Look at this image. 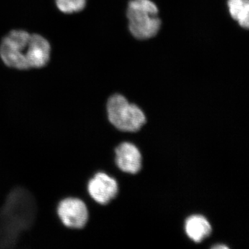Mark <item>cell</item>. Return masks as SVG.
I'll use <instances>...</instances> for the list:
<instances>
[{
  "instance_id": "1",
  "label": "cell",
  "mask_w": 249,
  "mask_h": 249,
  "mask_svg": "<svg viewBox=\"0 0 249 249\" xmlns=\"http://www.w3.org/2000/svg\"><path fill=\"white\" fill-rule=\"evenodd\" d=\"M35 204L27 191L16 189L6 199L0 213V232L6 238H14L30 227L35 216Z\"/></svg>"
},
{
  "instance_id": "2",
  "label": "cell",
  "mask_w": 249,
  "mask_h": 249,
  "mask_svg": "<svg viewBox=\"0 0 249 249\" xmlns=\"http://www.w3.org/2000/svg\"><path fill=\"white\" fill-rule=\"evenodd\" d=\"M158 8L150 0H132L127 8V16L131 34L136 38H151L158 33L160 20Z\"/></svg>"
},
{
  "instance_id": "3",
  "label": "cell",
  "mask_w": 249,
  "mask_h": 249,
  "mask_svg": "<svg viewBox=\"0 0 249 249\" xmlns=\"http://www.w3.org/2000/svg\"><path fill=\"white\" fill-rule=\"evenodd\" d=\"M108 119L116 128L124 132H137L145 123L142 109L131 104L120 94H114L108 100Z\"/></svg>"
},
{
  "instance_id": "4",
  "label": "cell",
  "mask_w": 249,
  "mask_h": 249,
  "mask_svg": "<svg viewBox=\"0 0 249 249\" xmlns=\"http://www.w3.org/2000/svg\"><path fill=\"white\" fill-rule=\"evenodd\" d=\"M31 34L24 30H13L0 44V57L6 66L18 70H27L28 43Z\"/></svg>"
},
{
  "instance_id": "5",
  "label": "cell",
  "mask_w": 249,
  "mask_h": 249,
  "mask_svg": "<svg viewBox=\"0 0 249 249\" xmlns=\"http://www.w3.org/2000/svg\"><path fill=\"white\" fill-rule=\"evenodd\" d=\"M57 213L62 224L72 229L84 227L89 218L86 204L81 199L75 197L62 199L57 208Z\"/></svg>"
},
{
  "instance_id": "6",
  "label": "cell",
  "mask_w": 249,
  "mask_h": 249,
  "mask_svg": "<svg viewBox=\"0 0 249 249\" xmlns=\"http://www.w3.org/2000/svg\"><path fill=\"white\" fill-rule=\"evenodd\" d=\"M88 188L90 196L101 204L109 203L118 193L116 180L104 173L96 174L88 183Z\"/></svg>"
},
{
  "instance_id": "7",
  "label": "cell",
  "mask_w": 249,
  "mask_h": 249,
  "mask_svg": "<svg viewBox=\"0 0 249 249\" xmlns=\"http://www.w3.org/2000/svg\"><path fill=\"white\" fill-rule=\"evenodd\" d=\"M50 55L51 45L49 41L39 34H31L27 52L29 69L45 67L50 60Z\"/></svg>"
},
{
  "instance_id": "8",
  "label": "cell",
  "mask_w": 249,
  "mask_h": 249,
  "mask_svg": "<svg viewBox=\"0 0 249 249\" xmlns=\"http://www.w3.org/2000/svg\"><path fill=\"white\" fill-rule=\"evenodd\" d=\"M118 167L125 173L135 174L142 168V155L133 144L123 142L116 149Z\"/></svg>"
},
{
  "instance_id": "9",
  "label": "cell",
  "mask_w": 249,
  "mask_h": 249,
  "mask_svg": "<svg viewBox=\"0 0 249 249\" xmlns=\"http://www.w3.org/2000/svg\"><path fill=\"white\" fill-rule=\"evenodd\" d=\"M185 229L188 237L196 242H200L211 234V226L202 215H192L186 221Z\"/></svg>"
},
{
  "instance_id": "10",
  "label": "cell",
  "mask_w": 249,
  "mask_h": 249,
  "mask_svg": "<svg viewBox=\"0 0 249 249\" xmlns=\"http://www.w3.org/2000/svg\"><path fill=\"white\" fill-rule=\"evenodd\" d=\"M229 11L232 18L240 26L248 29L249 25V0H229Z\"/></svg>"
},
{
  "instance_id": "11",
  "label": "cell",
  "mask_w": 249,
  "mask_h": 249,
  "mask_svg": "<svg viewBox=\"0 0 249 249\" xmlns=\"http://www.w3.org/2000/svg\"><path fill=\"white\" fill-rule=\"evenodd\" d=\"M87 0H55L57 7L64 14H70L83 11Z\"/></svg>"
},
{
  "instance_id": "12",
  "label": "cell",
  "mask_w": 249,
  "mask_h": 249,
  "mask_svg": "<svg viewBox=\"0 0 249 249\" xmlns=\"http://www.w3.org/2000/svg\"><path fill=\"white\" fill-rule=\"evenodd\" d=\"M214 249H228L227 246H215V247H213Z\"/></svg>"
}]
</instances>
